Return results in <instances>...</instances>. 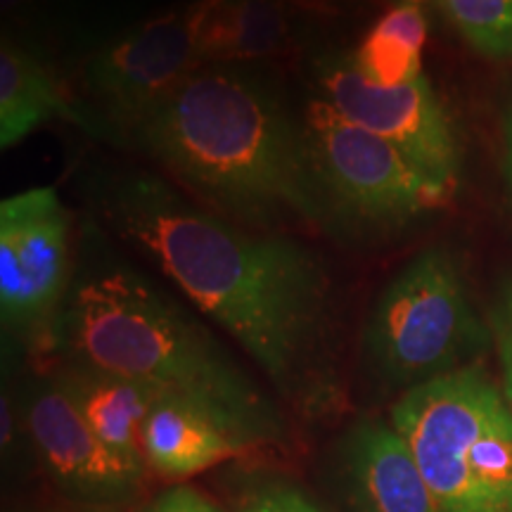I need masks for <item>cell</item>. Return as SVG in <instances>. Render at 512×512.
Listing matches in <instances>:
<instances>
[{
  "instance_id": "obj_10",
  "label": "cell",
  "mask_w": 512,
  "mask_h": 512,
  "mask_svg": "<svg viewBox=\"0 0 512 512\" xmlns=\"http://www.w3.org/2000/svg\"><path fill=\"white\" fill-rule=\"evenodd\" d=\"M24 425L48 477L72 503L117 510L140 494L145 467L119 458L88 427L55 380L27 394Z\"/></svg>"
},
{
  "instance_id": "obj_2",
  "label": "cell",
  "mask_w": 512,
  "mask_h": 512,
  "mask_svg": "<svg viewBox=\"0 0 512 512\" xmlns=\"http://www.w3.org/2000/svg\"><path fill=\"white\" fill-rule=\"evenodd\" d=\"M133 138L211 214L259 233H325L339 219L306 128L264 76L204 64Z\"/></svg>"
},
{
  "instance_id": "obj_11",
  "label": "cell",
  "mask_w": 512,
  "mask_h": 512,
  "mask_svg": "<svg viewBox=\"0 0 512 512\" xmlns=\"http://www.w3.org/2000/svg\"><path fill=\"white\" fill-rule=\"evenodd\" d=\"M342 472L354 512H444L411 448L384 422L363 420L349 432Z\"/></svg>"
},
{
  "instance_id": "obj_16",
  "label": "cell",
  "mask_w": 512,
  "mask_h": 512,
  "mask_svg": "<svg viewBox=\"0 0 512 512\" xmlns=\"http://www.w3.org/2000/svg\"><path fill=\"white\" fill-rule=\"evenodd\" d=\"M427 17L420 5L396 3L377 19L351 60L377 86H401L422 76Z\"/></svg>"
},
{
  "instance_id": "obj_23",
  "label": "cell",
  "mask_w": 512,
  "mask_h": 512,
  "mask_svg": "<svg viewBox=\"0 0 512 512\" xmlns=\"http://www.w3.org/2000/svg\"><path fill=\"white\" fill-rule=\"evenodd\" d=\"M503 145H505V174H508L510 188H512V102L505 110L503 117Z\"/></svg>"
},
{
  "instance_id": "obj_17",
  "label": "cell",
  "mask_w": 512,
  "mask_h": 512,
  "mask_svg": "<svg viewBox=\"0 0 512 512\" xmlns=\"http://www.w3.org/2000/svg\"><path fill=\"white\" fill-rule=\"evenodd\" d=\"M460 36L491 60H512V0H441Z\"/></svg>"
},
{
  "instance_id": "obj_7",
  "label": "cell",
  "mask_w": 512,
  "mask_h": 512,
  "mask_svg": "<svg viewBox=\"0 0 512 512\" xmlns=\"http://www.w3.org/2000/svg\"><path fill=\"white\" fill-rule=\"evenodd\" d=\"M69 211L53 188L0 204V316L27 342L60 339L69 268Z\"/></svg>"
},
{
  "instance_id": "obj_18",
  "label": "cell",
  "mask_w": 512,
  "mask_h": 512,
  "mask_svg": "<svg viewBox=\"0 0 512 512\" xmlns=\"http://www.w3.org/2000/svg\"><path fill=\"white\" fill-rule=\"evenodd\" d=\"M238 512H323L304 491L285 482H264L240 498Z\"/></svg>"
},
{
  "instance_id": "obj_4",
  "label": "cell",
  "mask_w": 512,
  "mask_h": 512,
  "mask_svg": "<svg viewBox=\"0 0 512 512\" xmlns=\"http://www.w3.org/2000/svg\"><path fill=\"white\" fill-rule=\"evenodd\" d=\"M392 427L444 512H512V411L470 366L408 389Z\"/></svg>"
},
{
  "instance_id": "obj_9",
  "label": "cell",
  "mask_w": 512,
  "mask_h": 512,
  "mask_svg": "<svg viewBox=\"0 0 512 512\" xmlns=\"http://www.w3.org/2000/svg\"><path fill=\"white\" fill-rule=\"evenodd\" d=\"M202 67L190 10L183 8L147 19L102 48L86 81L114 124L133 133Z\"/></svg>"
},
{
  "instance_id": "obj_24",
  "label": "cell",
  "mask_w": 512,
  "mask_h": 512,
  "mask_svg": "<svg viewBox=\"0 0 512 512\" xmlns=\"http://www.w3.org/2000/svg\"><path fill=\"white\" fill-rule=\"evenodd\" d=\"M24 3H27V0H3V10L10 12V10H15V8H19V5H24Z\"/></svg>"
},
{
  "instance_id": "obj_20",
  "label": "cell",
  "mask_w": 512,
  "mask_h": 512,
  "mask_svg": "<svg viewBox=\"0 0 512 512\" xmlns=\"http://www.w3.org/2000/svg\"><path fill=\"white\" fill-rule=\"evenodd\" d=\"M491 332H494L498 358H501L503 368V394L512 411V332L494 318H491Z\"/></svg>"
},
{
  "instance_id": "obj_6",
  "label": "cell",
  "mask_w": 512,
  "mask_h": 512,
  "mask_svg": "<svg viewBox=\"0 0 512 512\" xmlns=\"http://www.w3.org/2000/svg\"><path fill=\"white\" fill-rule=\"evenodd\" d=\"M304 128L339 219L401 226L451 197L453 190L434 181L406 152L351 124L323 98L309 102Z\"/></svg>"
},
{
  "instance_id": "obj_14",
  "label": "cell",
  "mask_w": 512,
  "mask_h": 512,
  "mask_svg": "<svg viewBox=\"0 0 512 512\" xmlns=\"http://www.w3.org/2000/svg\"><path fill=\"white\" fill-rule=\"evenodd\" d=\"M202 64H249L290 43L287 0H195L188 5Z\"/></svg>"
},
{
  "instance_id": "obj_12",
  "label": "cell",
  "mask_w": 512,
  "mask_h": 512,
  "mask_svg": "<svg viewBox=\"0 0 512 512\" xmlns=\"http://www.w3.org/2000/svg\"><path fill=\"white\" fill-rule=\"evenodd\" d=\"M245 448L219 413L171 392L159 396L143 430L147 467L164 479L192 477Z\"/></svg>"
},
{
  "instance_id": "obj_19",
  "label": "cell",
  "mask_w": 512,
  "mask_h": 512,
  "mask_svg": "<svg viewBox=\"0 0 512 512\" xmlns=\"http://www.w3.org/2000/svg\"><path fill=\"white\" fill-rule=\"evenodd\" d=\"M138 512H223L219 505L211 503L200 491L190 486H171L162 494L152 498L143 510Z\"/></svg>"
},
{
  "instance_id": "obj_3",
  "label": "cell",
  "mask_w": 512,
  "mask_h": 512,
  "mask_svg": "<svg viewBox=\"0 0 512 512\" xmlns=\"http://www.w3.org/2000/svg\"><path fill=\"white\" fill-rule=\"evenodd\" d=\"M60 339L72 361L181 394L219 413L247 448L278 444L285 420L204 325L128 268L79 280Z\"/></svg>"
},
{
  "instance_id": "obj_8",
  "label": "cell",
  "mask_w": 512,
  "mask_h": 512,
  "mask_svg": "<svg viewBox=\"0 0 512 512\" xmlns=\"http://www.w3.org/2000/svg\"><path fill=\"white\" fill-rule=\"evenodd\" d=\"M318 86V98L344 119L389 140L448 190L456 188L463 164L456 128L425 74L387 88L358 72L351 55L325 57Z\"/></svg>"
},
{
  "instance_id": "obj_5",
  "label": "cell",
  "mask_w": 512,
  "mask_h": 512,
  "mask_svg": "<svg viewBox=\"0 0 512 512\" xmlns=\"http://www.w3.org/2000/svg\"><path fill=\"white\" fill-rule=\"evenodd\" d=\"M491 337L456 259L444 247H430L384 287L363 344L375 375L408 392L470 368V358L489 349Z\"/></svg>"
},
{
  "instance_id": "obj_13",
  "label": "cell",
  "mask_w": 512,
  "mask_h": 512,
  "mask_svg": "<svg viewBox=\"0 0 512 512\" xmlns=\"http://www.w3.org/2000/svg\"><path fill=\"white\" fill-rule=\"evenodd\" d=\"M53 380L74 403L88 427L128 463L147 467L143 430L159 396L166 394L152 384L72 361Z\"/></svg>"
},
{
  "instance_id": "obj_21",
  "label": "cell",
  "mask_w": 512,
  "mask_h": 512,
  "mask_svg": "<svg viewBox=\"0 0 512 512\" xmlns=\"http://www.w3.org/2000/svg\"><path fill=\"white\" fill-rule=\"evenodd\" d=\"M491 318L498 320V323H503L505 328L512 332V280L503 283L501 294H498L494 316H491Z\"/></svg>"
},
{
  "instance_id": "obj_15",
  "label": "cell",
  "mask_w": 512,
  "mask_h": 512,
  "mask_svg": "<svg viewBox=\"0 0 512 512\" xmlns=\"http://www.w3.org/2000/svg\"><path fill=\"white\" fill-rule=\"evenodd\" d=\"M76 114L53 76L34 55L3 41L0 46V147L8 150L48 126Z\"/></svg>"
},
{
  "instance_id": "obj_22",
  "label": "cell",
  "mask_w": 512,
  "mask_h": 512,
  "mask_svg": "<svg viewBox=\"0 0 512 512\" xmlns=\"http://www.w3.org/2000/svg\"><path fill=\"white\" fill-rule=\"evenodd\" d=\"M294 5L299 8L309 10V12H320V15H335L342 8L354 3V0H292Z\"/></svg>"
},
{
  "instance_id": "obj_25",
  "label": "cell",
  "mask_w": 512,
  "mask_h": 512,
  "mask_svg": "<svg viewBox=\"0 0 512 512\" xmlns=\"http://www.w3.org/2000/svg\"><path fill=\"white\" fill-rule=\"evenodd\" d=\"M67 512H114V510H102V508H81L79 510H67Z\"/></svg>"
},
{
  "instance_id": "obj_1",
  "label": "cell",
  "mask_w": 512,
  "mask_h": 512,
  "mask_svg": "<svg viewBox=\"0 0 512 512\" xmlns=\"http://www.w3.org/2000/svg\"><path fill=\"white\" fill-rule=\"evenodd\" d=\"M102 207L287 401L316 411L335 399L332 278L313 249L197 209L152 174L114 178Z\"/></svg>"
},
{
  "instance_id": "obj_26",
  "label": "cell",
  "mask_w": 512,
  "mask_h": 512,
  "mask_svg": "<svg viewBox=\"0 0 512 512\" xmlns=\"http://www.w3.org/2000/svg\"><path fill=\"white\" fill-rule=\"evenodd\" d=\"M399 3H415V5H420L422 0H399Z\"/></svg>"
}]
</instances>
